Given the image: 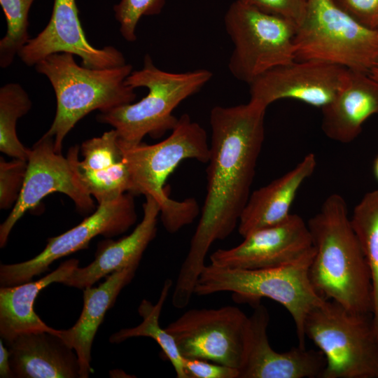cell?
<instances>
[{"label": "cell", "instance_id": "cell-30", "mask_svg": "<svg viewBox=\"0 0 378 378\" xmlns=\"http://www.w3.org/2000/svg\"><path fill=\"white\" fill-rule=\"evenodd\" d=\"M27 161L13 158L6 161L0 158V208L7 209L14 206L23 186Z\"/></svg>", "mask_w": 378, "mask_h": 378}, {"label": "cell", "instance_id": "cell-27", "mask_svg": "<svg viewBox=\"0 0 378 378\" xmlns=\"http://www.w3.org/2000/svg\"><path fill=\"white\" fill-rule=\"evenodd\" d=\"M34 0H0L7 23L6 35L0 41V66H10L29 40L28 14Z\"/></svg>", "mask_w": 378, "mask_h": 378}, {"label": "cell", "instance_id": "cell-26", "mask_svg": "<svg viewBox=\"0 0 378 378\" xmlns=\"http://www.w3.org/2000/svg\"><path fill=\"white\" fill-rule=\"evenodd\" d=\"M70 149L79 180L98 204L113 200L127 192L132 194V181L124 159L109 168L92 170L78 164V146H74Z\"/></svg>", "mask_w": 378, "mask_h": 378}, {"label": "cell", "instance_id": "cell-34", "mask_svg": "<svg viewBox=\"0 0 378 378\" xmlns=\"http://www.w3.org/2000/svg\"><path fill=\"white\" fill-rule=\"evenodd\" d=\"M0 377L1 378L13 377L10 363V352L4 346V342L0 340Z\"/></svg>", "mask_w": 378, "mask_h": 378}, {"label": "cell", "instance_id": "cell-36", "mask_svg": "<svg viewBox=\"0 0 378 378\" xmlns=\"http://www.w3.org/2000/svg\"><path fill=\"white\" fill-rule=\"evenodd\" d=\"M374 174L376 178L378 180V155L375 158L373 165Z\"/></svg>", "mask_w": 378, "mask_h": 378}, {"label": "cell", "instance_id": "cell-28", "mask_svg": "<svg viewBox=\"0 0 378 378\" xmlns=\"http://www.w3.org/2000/svg\"><path fill=\"white\" fill-rule=\"evenodd\" d=\"M83 160L78 164L85 168L99 170L109 168L123 160L116 131L113 129L101 136L85 141L80 148Z\"/></svg>", "mask_w": 378, "mask_h": 378}, {"label": "cell", "instance_id": "cell-31", "mask_svg": "<svg viewBox=\"0 0 378 378\" xmlns=\"http://www.w3.org/2000/svg\"><path fill=\"white\" fill-rule=\"evenodd\" d=\"M264 12L279 15L298 24L302 20L307 0H237Z\"/></svg>", "mask_w": 378, "mask_h": 378}, {"label": "cell", "instance_id": "cell-16", "mask_svg": "<svg viewBox=\"0 0 378 378\" xmlns=\"http://www.w3.org/2000/svg\"><path fill=\"white\" fill-rule=\"evenodd\" d=\"M253 306L246 328L239 378L321 377L326 363L323 353L299 345L285 352L273 349L267 336L268 310L260 302Z\"/></svg>", "mask_w": 378, "mask_h": 378}, {"label": "cell", "instance_id": "cell-29", "mask_svg": "<svg viewBox=\"0 0 378 378\" xmlns=\"http://www.w3.org/2000/svg\"><path fill=\"white\" fill-rule=\"evenodd\" d=\"M166 0H120L113 6L114 16L120 24L122 36L128 42L136 40V29L140 18L159 15Z\"/></svg>", "mask_w": 378, "mask_h": 378}, {"label": "cell", "instance_id": "cell-10", "mask_svg": "<svg viewBox=\"0 0 378 378\" xmlns=\"http://www.w3.org/2000/svg\"><path fill=\"white\" fill-rule=\"evenodd\" d=\"M248 317L233 306L191 309L165 329L183 358L206 360L239 370Z\"/></svg>", "mask_w": 378, "mask_h": 378}, {"label": "cell", "instance_id": "cell-20", "mask_svg": "<svg viewBox=\"0 0 378 378\" xmlns=\"http://www.w3.org/2000/svg\"><path fill=\"white\" fill-rule=\"evenodd\" d=\"M316 166L315 155L309 153L286 174L251 193L239 220V234L244 237L285 220L290 214L298 191Z\"/></svg>", "mask_w": 378, "mask_h": 378}, {"label": "cell", "instance_id": "cell-3", "mask_svg": "<svg viewBox=\"0 0 378 378\" xmlns=\"http://www.w3.org/2000/svg\"><path fill=\"white\" fill-rule=\"evenodd\" d=\"M171 132L158 144L141 142L131 147H120L131 175L132 194L154 198L160 205L164 227L169 233H175L192 223L200 209L193 198L183 201L171 199L164 188V183L184 160L207 163L209 144L206 130L186 113L178 118Z\"/></svg>", "mask_w": 378, "mask_h": 378}, {"label": "cell", "instance_id": "cell-18", "mask_svg": "<svg viewBox=\"0 0 378 378\" xmlns=\"http://www.w3.org/2000/svg\"><path fill=\"white\" fill-rule=\"evenodd\" d=\"M322 110L321 129L329 139L354 141L363 123L378 114V83L368 73L348 69L333 99Z\"/></svg>", "mask_w": 378, "mask_h": 378}, {"label": "cell", "instance_id": "cell-23", "mask_svg": "<svg viewBox=\"0 0 378 378\" xmlns=\"http://www.w3.org/2000/svg\"><path fill=\"white\" fill-rule=\"evenodd\" d=\"M173 282L167 279L163 284L158 302L153 304L147 300H143L138 308L142 322L133 328L121 329L112 335L109 340L111 343H120L136 337H148L153 339L161 347L165 357L169 360L178 378H188L184 370L183 357L181 354L174 337L160 327L159 318Z\"/></svg>", "mask_w": 378, "mask_h": 378}, {"label": "cell", "instance_id": "cell-24", "mask_svg": "<svg viewBox=\"0 0 378 378\" xmlns=\"http://www.w3.org/2000/svg\"><path fill=\"white\" fill-rule=\"evenodd\" d=\"M350 220L371 272L372 320L378 336V189L363 197L355 206Z\"/></svg>", "mask_w": 378, "mask_h": 378}, {"label": "cell", "instance_id": "cell-9", "mask_svg": "<svg viewBox=\"0 0 378 378\" xmlns=\"http://www.w3.org/2000/svg\"><path fill=\"white\" fill-rule=\"evenodd\" d=\"M224 23L234 46L228 69L237 80L249 85L269 70L295 60L293 21L236 0Z\"/></svg>", "mask_w": 378, "mask_h": 378}, {"label": "cell", "instance_id": "cell-13", "mask_svg": "<svg viewBox=\"0 0 378 378\" xmlns=\"http://www.w3.org/2000/svg\"><path fill=\"white\" fill-rule=\"evenodd\" d=\"M348 69L316 60H294L262 74L249 84L250 100L263 106L291 99L323 108L341 88Z\"/></svg>", "mask_w": 378, "mask_h": 378}, {"label": "cell", "instance_id": "cell-33", "mask_svg": "<svg viewBox=\"0 0 378 378\" xmlns=\"http://www.w3.org/2000/svg\"><path fill=\"white\" fill-rule=\"evenodd\" d=\"M363 25L378 31V0H334Z\"/></svg>", "mask_w": 378, "mask_h": 378}, {"label": "cell", "instance_id": "cell-32", "mask_svg": "<svg viewBox=\"0 0 378 378\" xmlns=\"http://www.w3.org/2000/svg\"><path fill=\"white\" fill-rule=\"evenodd\" d=\"M188 378H239L237 368L199 358H183Z\"/></svg>", "mask_w": 378, "mask_h": 378}, {"label": "cell", "instance_id": "cell-14", "mask_svg": "<svg viewBox=\"0 0 378 378\" xmlns=\"http://www.w3.org/2000/svg\"><path fill=\"white\" fill-rule=\"evenodd\" d=\"M313 247L307 223L290 214L280 223L250 233L234 247L215 251L210 264L237 270L274 267L298 260Z\"/></svg>", "mask_w": 378, "mask_h": 378}, {"label": "cell", "instance_id": "cell-6", "mask_svg": "<svg viewBox=\"0 0 378 378\" xmlns=\"http://www.w3.org/2000/svg\"><path fill=\"white\" fill-rule=\"evenodd\" d=\"M315 254L312 248L290 263L265 269L237 270L205 265L200 272L194 294L207 295L231 292L236 299L253 305L267 298L283 305L295 326L298 345L305 347L304 322L309 313L322 304V298L309 278V267Z\"/></svg>", "mask_w": 378, "mask_h": 378}, {"label": "cell", "instance_id": "cell-21", "mask_svg": "<svg viewBox=\"0 0 378 378\" xmlns=\"http://www.w3.org/2000/svg\"><path fill=\"white\" fill-rule=\"evenodd\" d=\"M132 265L108 275L98 286L83 289V308L74 326L57 334L77 355L80 378H88L91 371V349L95 334L106 312L115 304L122 289L131 282L138 268Z\"/></svg>", "mask_w": 378, "mask_h": 378}, {"label": "cell", "instance_id": "cell-2", "mask_svg": "<svg viewBox=\"0 0 378 378\" xmlns=\"http://www.w3.org/2000/svg\"><path fill=\"white\" fill-rule=\"evenodd\" d=\"M307 225L315 248L309 271L315 290L351 312L372 314L371 272L344 199L329 195Z\"/></svg>", "mask_w": 378, "mask_h": 378}, {"label": "cell", "instance_id": "cell-15", "mask_svg": "<svg viewBox=\"0 0 378 378\" xmlns=\"http://www.w3.org/2000/svg\"><path fill=\"white\" fill-rule=\"evenodd\" d=\"M59 52L78 56L81 65L92 69L122 66L123 54L108 46L101 48L88 41L78 18L76 0H54L50 19L35 37L30 38L18 56L28 66H34L46 57Z\"/></svg>", "mask_w": 378, "mask_h": 378}, {"label": "cell", "instance_id": "cell-25", "mask_svg": "<svg viewBox=\"0 0 378 378\" xmlns=\"http://www.w3.org/2000/svg\"><path fill=\"white\" fill-rule=\"evenodd\" d=\"M31 106L27 92L19 83H9L0 88V150L13 158L28 160L30 149L19 140L16 123Z\"/></svg>", "mask_w": 378, "mask_h": 378}, {"label": "cell", "instance_id": "cell-4", "mask_svg": "<svg viewBox=\"0 0 378 378\" xmlns=\"http://www.w3.org/2000/svg\"><path fill=\"white\" fill-rule=\"evenodd\" d=\"M74 56L55 53L34 66L49 80L55 94V116L44 134L53 138L57 153H61L64 138L86 115L130 104L136 97L135 89L125 83L133 71L132 64L92 69L78 65Z\"/></svg>", "mask_w": 378, "mask_h": 378}, {"label": "cell", "instance_id": "cell-17", "mask_svg": "<svg viewBox=\"0 0 378 378\" xmlns=\"http://www.w3.org/2000/svg\"><path fill=\"white\" fill-rule=\"evenodd\" d=\"M143 210V218L131 234L118 241L101 242L94 260L85 267H76L62 284L84 289L114 272L139 265L144 252L156 236L160 207L154 198L146 196Z\"/></svg>", "mask_w": 378, "mask_h": 378}, {"label": "cell", "instance_id": "cell-1", "mask_svg": "<svg viewBox=\"0 0 378 378\" xmlns=\"http://www.w3.org/2000/svg\"><path fill=\"white\" fill-rule=\"evenodd\" d=\"M267 108L257 102L214 106L206 168V194L200 218L173 290L181 302L190 301L211 245L227 238L238 225L265 138Z\"/></svg>", "mask_w": 378, "mask_h": 378}, {"label": "cell", "instance_id": "cell-35", "mask_svg": "<svg viewBox=\"0 0 378 378\" xmlns=\"http://www.w3.org/2000/svg\"><path fill=\"white\" fill-rule=\"evenodd\" d=\"M368 74L374 81L378 83V60L372 67Z\"/></svg>", "mask_w": 378, "mask_h": 378}, {"label": "cell", "instance_id": "cell-5", "mask_svg": "<svg viewBox=\"0 0 378 378\" xmlns=\"http://www.w3.org/2000/svg\"><path fill=\"white\" fill-rule=\"evenodd\" d=\"M212 76L204 69L182 73L164 71L146 54L142 68L133 70L125 83L134 89L147 88V94L136 103L100 112L97 120L113 127L121 147L137 145L146 135L160 138L178 122L173 114L175 108L200 91Z\"/></svg>", "mask_w": 378, "mask_h": 378}, {"label": "cell", "instance_id": "cell-7", "mask_svg": "<svg viewBox=\"0 0 378 378\" xmlns=\"http://www.w3.org/2000/svg\"><path fill=\"white\" fill-rule=\"evenodd\" d=\"M295 60H316L369 73L378 60V31L355 20L334 0H307L294 38Z\"/></svg>", "mask_w": 378, "mask_h": 378}, {"label": "cell", "instance_id": "cell-19", "mask_svg": "<svg viewBox=\"0 0 378 378\" xmlns=\"http://www.w3.org/2000/svg\"><path fill=\"white\" fill-rule=\"evenodd\" d=\"M6 346L13 377H80L76 354L57 334L22 333Z\"/></svg>", "mask_w": 378, "mask_h": 378}, {"label": "cell", "instance_id": "cell-8", "mask_svg": "<svg viewBox=\"0 0 378 378\" xmlns=\"http://www.w3.org/2000/svg\"><path fill=\"white\" fill-rule=\"evenodd\" d=\"M304 334L326 358L321 378H378V336L372 314L326 300L312 309Z\"/></svg>", "mask_w": 378, "mask_h": 378}, {"label": "cell", "instance_id": "cell-12", "mask_svg": "<svg viewBox=\"0 0 378 378\" xmlns=\"http://www.w3.org/2000/svg\"><path fill=\"white\" fill-rule=\"evenodd\" d=\"M59 192L73 200L83 213L94 209L92 196L77 175L69 148L66 158L55 150L53 138L46 134L30 149L22 188L10 214L0 225V246L4 247L17 221L46 196Z\"/></svg>", "mask_w": 378, "mask_h": 378}, {"label": "cell", "instance_id": "cell-22", "mask_svg": "<svg viewBox=\"0 0 378 378\" xmlns=\"http://www.w3.org/2000/svg\"><path fill=\"white\" fill-rule=\"evenodd\" d=\"M78 267V260L69 259L36 281L1 286L0 336L6 345L22 333L43 331L58 334L59 330L49 327L38 316L34 304L41 290L52 283L62 284Z\"/></svg>", "mask_w": 378, "mask_h": 378}, {"label": "cell", "instance_id": "cell-11", "mask_svg": "<svg viewBox=\"0 0 378 378\" xmlns=\"http://www.w3.org/2000/svg\"><path fill=\"white\" fill-rule=\"evenodd\" d=\"M134 195L127 192L117 199L99 203L81 223L48 239L45 248L34 258L19 263L0 265L1 286L19 285L45 272L56 260L87 248L98 235L106 237L125 232L136 220Z\"/></svg>", "mask_w": 378, "mask_h": 378}]
</instances>
